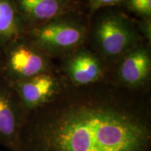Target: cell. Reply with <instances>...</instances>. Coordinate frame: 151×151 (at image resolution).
<instances>
[{"label":"cell","mask_w":151,"mask_h":151,"mask_svg":"<svg viewBox=\"0 0 151 151\" xmlns=\"http://www.w3.org/2000/svg\"><path fill=\"white\" fill-rule=\"evenodd\" d=\"M21 139L22 151H151L150 92L65 78L53 101L28 113Z\"/></svg>","instance_id":"1"},{"label":"cell","mask_w":151,"mask_h":151,"mask_svg":"<svg viewBox=\"0 0 151 151\" xmlns=\"http://www.w3.org/2000/svg\"><path fill=\"white\" fill-rule=\"evenodd\" d=\"M90 25L86 45L103 60L109 72L127 52L144 41L135 20L125 13L109 7L100 9ZM146 41V40H145Z\"/></svg>","instance_id":"2"},{"label":"cell","mask_w":151,"mask_h":151,"mask_svg":"<svg viewBox=\"0 0 151 151\" xmlns=\"http://www.w3.org/2000/svg\"><path fill=\"white\" fill-rule=\"evenodd\" d=\"M90 18L86 11L71 13L29 28L26 36L51 59H61L86 46Z\"/></svg>","instance_id":"3"},{"label":"cell","mask_w":151,"mask_h":151,"mask_svg":"<svg viewBox=\"0 0 151 151\" xmlns=\"http://www.w3.org/2000/svg\"><path fill=\"white\" fill-rule=\"evenodd\" d=\"M1 50V76L11 84L58 69L53 60L37 48L26 35L11 41Z\"/></svg>","instance_id":"4"},{"label":"cell","mask_w":151,"mask_h":151,"mask_svg":"<svg viewBox=\"0 0 151 151\" xmlns=\"http://www.w3.org/2000/svg\"><path fill=\"white\" fill-rule=\"evenodd\" d=\"M109 78L130 91L150 92V43L144 40L127 52L109 71Z\"/></svg>","instance_id":"5"},{"label":"cell","mask_w":151,"mask_h":151,"mask_svg":"<svg viewBox=\"0 0 151 151\" xmlns=\"http://www.w3.org/2000/svg\"><path fill=\"white\" fill-rule=\"evenodd\" d=\"M28 112L8 81L0 76V143L22 151L21 134Z\"/></svg>","instance_id":"6"},{"label":"cell","mask_w":151,"mask_h":151,"mask_svg":"<svg viewBox=\"0 0 151 151\" xmlns=\"http://www.w3.org/2000/svg\"><path fill=\"white\" fill-rule=\"evenodd\" d=\"M61 60L58 69L73 86H90L108 78L109 71L105 63L86 46Z\"/></svg>","instance_id":"7"},{"label":"cell","mask_w":151,"mask_h":151,"mask_svg":"<svg viewBox=\"0 0 151 151\" xmlns=\"http://www.w3.org/2000/svg\"><path fill=\"white\" fill-rule=\"evenodd\" d=\"M65 77L59 69L11 84L28 113L48 104L59 95Z\"/></svg>","instance_id":"8"},{"label":"cell","mask_w":151,"mask_h":151,"mask_svg":"<svg viewBox=\"0 0 151 151\" xmlns=\"http://www.w3.org/2000/svg\"><path fill=\"white\" fill-rule=\"evenodd\" d=\"M17 10L29 28L71 13L86 11V0H14Z\"/></svg>","instance_id":"9"},{"label":"cell","mask_w":151,"mask_h":151,"mask_svg":"<svg viewBox=\"0 0 151 151\" xmlns=\"http://www.w3.org/2000/svg\"><path fill=\"white\" fill-rule=\"evenodd\" d=\"M27 27L14 0H0V48L25 35Z\"/></svg>","instance_id":"10"},{"label":"cell","mask_w":151,"mask_h":151,"mask_svg":"<svg viewBox=\"0 0 151 151\" xmlns=\"http://www.w3.org/2000/svg\"><path fill=\"white\" fill-rule=\"evenodd\" d=\"M124 5L140 18H151V0H126Z\"/></svg>","instance_id":"11"},{"label":"cell","mask_w":151,"mask_h":151,"mask_svg":"<svg viewBox=\"0 0 151 151\" xmlns=\"http://www.w3.org/2000/svg\"><path fill=\"white\" fill-rule=\"evenodd\" d=\"M88 13L91 17L94 13L101 9L119 7L124 5L126 0H86Z\"/></svg>","instance_id":"12"},{"label":"cell","mask_w":151,"mask_h":151,"mask_svg":"<svg viewBox=\"0 0 151 151\" xmlns=\"http://www.w3.org/2000/svg\"><path fill=\"white\" fill-rule=\"evenodd\" d=\"M139 33L144 40L150 43L151 42V18H140L135 20Z\"/></svg>","instance_id":"13"},{"label":"cell","mask_w":151,"mask_h":151,"mask_svg":"<svg viewBox=\"0 0 151 151\" xmlns=\"http://www.w3.org/2000/svg\"><path fill=\"white\" fill-rule=\"evenodd\" d=\"M3 52L2 50L0 48V76H1L2 75V71H3Z\"/></svg>","instance_id":"14"}]
</instances>
